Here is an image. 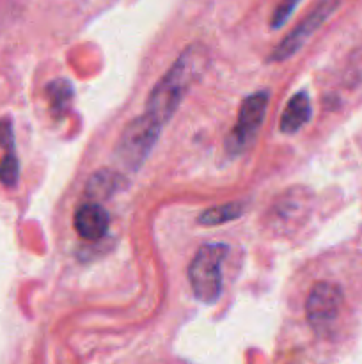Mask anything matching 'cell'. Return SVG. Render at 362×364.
Listing matches in <instances>:
<instances>
[{"instance_id": "30bf717a", "label": "cell", "mask_w": 362, "mask_h": 364, "mask_svg": "<svg viewBox=\"0 0 362 364\" xmlns=\"http://www.w3.org/2000/svg\"><path fill=\"white\" fill-rule=\"evenodd\" d=\"M243 203H227V205L213 206V208L204 210L199 215V224H202V226H220V224L238 219L240 215H243Z\"/></svg>"}, {"instance_id": "8992f818", "label": "cell", "mask_w": 362, "mask_h": 364, "mask_svg": "<svg viewBox=\"0 0 362 364\" xmlns=\"http://www.w3.org/2000/svg\"><path fill=\"white\" fill-rule=\"evenodd\" d=\"M343 308V290L339 284L319 281L309 291L305 302V315L316 333H325L332 327Z\"/></svg>"}, {"instance_id": "277c9868", "label": "cell", "mask_w": 362, "mask_h": 364, "mask_svg": "<svg viewBox=\"0 0 362 364\" xmlns=\"http://www.w3.org/2000/svg\"><path fill=\"white\" fill-rule=\"evenodd\" d=\"M270 95L268 91H258L254 95L247 96L241 102L240 114H238V121L234 124L233 132L227 139V151L231 155H240L243 153L252 141L256 139L258 132L261 130L263 121H265L266 109H268Z\"/></svg>"}, {"instance_id": "ba28073f", "label": "cell", "mask_w": 362, "mask_h": 364, "mask_svg": "<svg viewBox=\"0 0 362 364\" xmlns=\"http://www.w3.org/2000/svg\"><path fill=\"white\" fill-rule=\"evenodd\" d=\"M309 119H311V102H309V96L305 92H297L295 96H291V100L284 107L283 116H280L279 121V130L287 135L295 134Z\"/></svg>"}, {"instance_id": "3957f363", "label": "cell", "mask_w": 362, "mask_h": 364, "mask_svg": "<svg viewBox=\"0 0 362 364\" xmlns=\"http://www.w3.org/2000/svg\"><path fill=\"white\" fill-rule=\"evenodd\" d=\"M160 132H162V124L146 112L131 119L116 144L117 160L131 171L141 169L151 153L153 146L156 144Z\"/></svg>"}, {"instance_id": "4fadbf2b", "label": "cell", "mask_w": 362, "mask_h": 364, "mask_svg": "<svg viewBox=\"0 0 362 364\" xmlns=\"http://www.w3.org/2000/svg\"><path fill=\"white\" fill-rule=\"evenodd\" d=\"M300 4V0H280L279 4H277L275 11H273L272 14V20H270V27L273 28V31H277V28L283 27L284 23H286L287 20H290V16L293 14L295 7Z\"/></svg>"}, {"instance_id": "6da1fadb", "label": "cell", "mask_w": 362, "mask_h": 364, "mask_svg": "<svg viewBox=\"0 0 362 364\" xmlns=\"http://www.w3.org/2000/svg\"><path fill=\"white\" fill-rule=\"evenodd\" d=\"M208 50L201 43H194L185 48L176 63L149 92L144 112L163 127L174 116L181 100L190 91L192 85L202 77L208 68Z\"/></svg>"}, {"instance_id": "9c48e42d", "label": "cell", "mask_w": 362, "mask_h": 364, "mask_svg": "<svg viewBox=\"0 0 362 364\" xmlns=\"http://www.w3.org/2000/svg\"><path fill=\"white\" fill-rule=\"evenodd\" d=\"M123 176H121L117 171H98V173H94L89 178L87 185H85V198L92 203L105 201V199L112 198V196L123 187Z\"/></svg>"}, {"instance_id": "5b68a950", "label": "cell", "mask_w": 362, "mask_h": 364, "mask_svg": "<svg viewBox=\"0 0 362 364\" xmlns=\"http://www.w3.org/2000/svg\"><path fill=\"white\" fill-rule=\"evenodd\" d=\"M341 2L343 0H318V4L311 9V13L273 48L270 60L272 63H280V60H286L290 57H293L307 43V39L336 13Z\"/></svg>"}, {"instance_id": "7a4b0ae2", "label": "cell", "mask_w": 362, "mask_h": 364, "mask_svg": "<svg viewBox=\"0 0 362 364\" xmlns=\"http://www.w3.org/2000/svg\"><path fill=\"white\" fill-rule=\"evenodd\" d=\"M227 247L222 244L202 245L188 265V281L195 299L202 304H215L222 294L220 263L226 258Z\"/></svg>"}, {"instance_id": "5bb4252c", "label": "cell", "mask_w": 362, "mask_h": 364, "mask_svg": "<svg viewBox=\"0 0 362 364\" xmlns=\"http://www.w3.org/2000/svg\"><path fill=\"white\" fill-rule=\"evenodd\" d=\"M0 146L6 151H14V134H13V124L9 119L0 121Z\"/></svg>"}, {"instance_id": "52a82bcc", "label": "cell", "mask_w": 362, "mask_h": 364, "mask_svg": "<svg viewBox=\"0 0 362 364\" xmlns=\"http://www.w3.org/2000/svg\"><path fill=\"white\" fill-rule=\"evenodd\" d=\"M75 230L89 242L99 240L109 231V215L98 203H85L75 212Z\"/></svg>"}, {"instance_id": "8fae6325", "label": "cell", "mask_w": 362, "mask_h": 364, "mask_svg": "<svg viewBox=\"0 0 362 364\" xmlns=\"http://www.w3.org/2000/svg\"><path fill=\"white\" fill-rule=\"evenodd\" d=\"M46 98L50 102V109L53 114H60L67 109L71 98H73V87H71L70 80H53L46 85Z\"/></svg>"}, {"instance_id": "7c38bea8", "label": "cell", "mask_w": 362, "mask_h": 364, "mask_svg": "<svg viewBox=\"0 0 362 364\" xmlns=\"http://www.w3.org/2000/svg\"><path fill=\"white\" fill-rule=\"evenodd\" d=\"M20 180V162L14 151H6L0 160V183L7 188L16 187Z\"/></svg>"}]
</instances>
